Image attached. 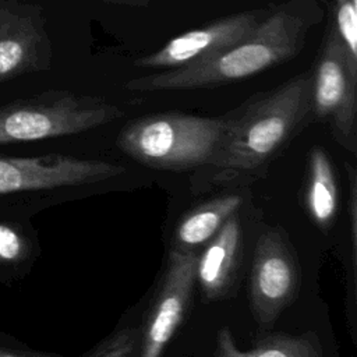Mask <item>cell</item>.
I'll return each mask as SVG.
<instances>
[{
  "mask_svg": "<svg viewBox=\"0 0 357 357\" xmlns=\"http://www.w3.org/2000/svg\"><path fill=\"white\" fill-rule=\"evenodd\" d=\"M319 0H287L271 7L269 14L245 38L204 61L174 70L131 78L132 92H160L213 88L247 79L296 57L310 31L324 21Z\"/></svg>",
  "mask_w": 357,
  "mask_h": 357,
  "instance_id": "1",
  "label": "cell"
},
{
  "mask_svg": "<svg viewBox=\"0 0 357 357\" xmlns=\"http://www.w3.org/2000/svg\"><path fill=\"white\" fill-rule=\"evenodd\" d=\"M312 113V70L252 95L225 114L226 130L212 165L252 170L266 162Z\"/></svg>",
  "mask_w": 357,
  "mask_h": 357,
  "instance_id": "2",
  "label": "cell"
},
{
  "mask_svg": "<svg viewBox=\"0 0 357 357\" xmlns=\"http://www.w3.org/2000/svg\"><path fill=\"white\" fill-rule=\"evenodd\" d=\"M225 130V116L163 112L130 121L119 132L116 142L126 155L141 165L184 170L212 163Z\"/></svg>",
  "mask_w": 357,
  "mask_h": 357,
  "instance_id": "3",
  "label": "cell"
},
{
  "mask_svg": "<svg viewBox=\"0 0 357 357\" xmlns=\"http://www.w3.org/2000/svg\"><path fill=\"white\" fill-rule=\"evenodd\" d=\"M123 114L99 96L49 91L0 107V145L79 134Z\"/></svg>",
  "mask_w": 357,
  "mask_h": 357,
  "instance_id": "4",
  "label": "cell"
},
{
  "mask_svg": "<svg viewBox=\"0 0 357 357\" xmlns=\"http://www.w3.org/2000/svg\"><path fill=\"white\" fill-rule=\"evenodd\" d=\"M312 70V113L325 121L335 141L357 151V59L351 57L335 24L328 25Z\"/></svg>",
  "mask_w": 357,
  "mask_h": 357,
  "instance_id": "5",
  "label": "cell"
},
{
  "mask_svg": "<svg viewBox=\"0 0 357 357\" xmlns=\"http://www.w3.org/2000/svg\"><path fill=\"white\" fill-rule=\"evenodd\" d=\"M123 172L105 160L64 155L0 156V195L92 184Z\"/></svg>",
  "mask_w": 357,
  "mask_h": 357,
  "instance_id": "6",
  "label": "cell"
},
{
  "mask_svg": "<svg viewBox=\"0 0 357 357\" xmlns=\"http://www.w3.org/2000/svg\"><path fill=\"white\" fill-rule=\"evenodd\" d=\"M269 11L271 7L245 10L185 31L167 40L156 52L135 59L134 66L165 71L211 59L251 33Z\"/></svg>",
  "mask_w": 357,
  "mask_h": 357,
  "instance_id": "7",
  "label": "cell"
},
{
  "mask_svg": "<svg viewBox=\"0 0 357 357\" xmlns=\"http://www.w3.org/2000/svg\"><path fill=\"white\" fill-rule=\"evenodd\" d=\"M195 265L194 252H170L160 287L144 321L138 357H162L187 314L195 283Z\"/></svg>",
  "mask_w": 357,
  "mask_h": 357,
  "instance_id": "8",
  "label": "cell"
},
{
  "mask_svg": "<svg viewBox=\"0 0 357 357\" xmlns=\"http://www.w3.org/2000/svg\"><path fill=\"white\" fill-rule=\"evenodd\" d=\"M297 289V266L286 243L276 231L258 238L250 280L251 305L255 319L272 324L291 301Z\"/></svg>",
  "mask_w": 357,
  "mask_h": 357,
  "instance_id": "9",
  "label": "cell"
},
{
  "mask_svg": "<svg viewBox=\"0 0 357 357\" xmlns=\"http://www.w3.org/2000/svg\"><path fill=\"white\" fill-rule=\"evenodd\" d=\"M49 59L50 46L40 11L0 6V81L45 68Z\"/></svg>",
  "mask_w": 357,
  "mask_h": 357,
  "instance_id": "10",
  "label": "cell"
},
{
  "mask_svg": "<svg viewBox=\"0 0 357 357\" xmlns=\"http://www.w3.org/2000/svg\"><path fill=\"white\" fill-rule=\"evenodd\" d=\"M238 245L240 223L234 213L223 223L197 258L195 282H198L206 298H219L226 291L236 266Z\"/></svg>",
  "mask_w": 357,
  "mask_h": 357,
  "instance_id": "11",
  "label": "cell"
},
{
  "mask_svg": "<svg viewBox=\"0 0 357 357\" xmlns=\"http://www.w3.org/2000/svg\"><path fill=\"white\" fill-rule=\"evenodd\" d=\"M241 205L238 195H225L211 199L187 213L176 229L178 251H190L209 241L223 223L237 212Z\"/></svg>",
  "mask_w": 357,
  "mask_h": 357,
  "instance_id": "12",
  "label": "cell"
},
{
  "mask_svg": "<svg viewBox=\"0 0 357 357\" xmlns=\"http://www.w3.org/2000/svg\"><path fill=\"white\" fill-rule=\"evenodd\" d=\"M215 357H322V354L312 332L298 336L276 333L250 350H241L236 346L229 328L223 326L216 335Z\"/></svg>",
  "mask_w": 357,
  "mask_h": 357,
  "instance_id": "13",
  "label": "cell"
},
{
  "mask_svg": "<svg viewBox=\"0 0 357 357\" xmlns=\"http://www.w3.org/2000/svg\"><path fill=\"white\" fill-rule=\"evenodd\" d=\"M307 208L312 220L328 229L337 211V185L332 163L325 149L315 146L310 152Z\"/></svg>",
  "mask_w": 357,
  "mask_h": 357,
  "instance_id": "14",
  "label": "cell"
},
{
  "mask_svg": "<svg viewBox=\"0 0 357 357\" xmlns=\"http://www.w3.org/2000/svg\"><path fill=\"white\" fill-rule=\"evenodd\" d=\"M31 252V244L24 231L13 223L0 222V266H15Z\"/></svg>",
  "mask_w": 357,
  "mask_h": 357,
  "instance_id": "15",
  "label": "cell"
},
{
  "mask_svg": "<svg viewBox=\"0 0 357 357\" xmlns=\"http://www.w3.org/2000/svg\"><path fill=\"white\" fill-rule=\"evenodd\" d=\"M335 28L351 57L357 59V3L353 0H332Z\"/></svg>",
  "mask_w": 357,
  "mask_h": 357,
  "instance_id": "16",
  "label": "cell"
},
{
  "mask_svg": "<svg viewBox=\"0 0 357 357\" xmlns=\"http://www.w3.org/2000/svg\"><path fill=\"white\" fill-rule=\"evenodd\" d=\"M138 333L132 328H124L102 342L89 357H134Z\"/></svg>",
  "mask_w": 357,
  "mask_h": 357,
  "instance_id": "17",
  "label": "cell"
},
{
  "mask_svg": "<svg viewBox=\"0 0 357 357\" xmlns=\"http://www.w3.org/2000/svg\"><path fill=\"white\" fill-rule=\"evenodd\" d=\"M349 169V226H350V244H351V280L349 284V298L351 300L349 308H353L354 304V272H356V231H357V178L356 170L347 165Z\"/></svg>",
  "mask_w": 357,
  "mask_h": 357,
  "instance_id": "18",
  "label": "cell"
},
{
  "mask_svg": "<svg viewBox=\"0 0 357 357\" xmlns=\"http://www.w3.org/2000/svg\"><path fill=\"white\" fill-rule=\"evenodd\" d=\"M0 357H57L53 354L38 353V351H22V350H13L7 347H0Z\"/></svg>",
  "mask_w": 357,
  "mask_h": 357,
  "instance_id": "19",
  "label": "cell"
},
{
  "mask_svg": "<svg viewBox=\"0 0 357 357\" xmlns=\"http://www.w3.org/2000/svg\"><path fill=\"white\" fill-rule=\"evenodd\" d=\"M109 3H116V4H127V6H145L153 0H103Z\"/></svg>",
  "mask_w": 357,
  "mask_h": 357,
  "instance_id": "20",
  "label": "cell"
},
{
  "mask_svg": "<svg viewBox=\"0 0 357 357\" xmlns=\"http://www.w3.org/2000/svg\"><path fill=\"white\" fill-rule=\"evenodd\" d=\"M353 1H354V3H357V0H353Z\"/></svg>",
  "mask_w": 357,
  "mask_h": 357,
  "instance_id": "21",
  "label": "cell"
}]
</instances>
